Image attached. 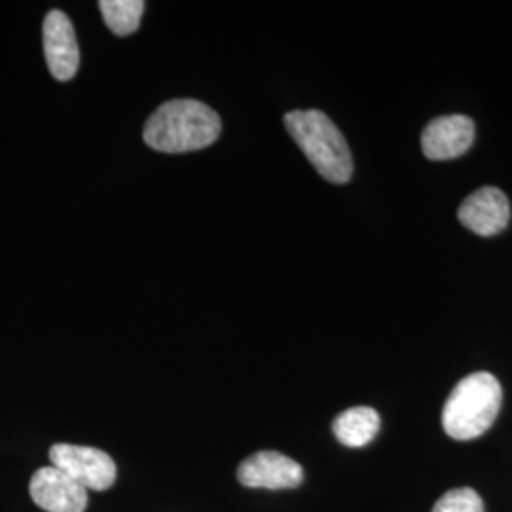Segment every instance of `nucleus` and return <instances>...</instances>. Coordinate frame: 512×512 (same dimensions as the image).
<instances>
[{
	"mask_svg": "<svg viewBox=\"0 0 512 512\" xmlns=\"http://www.w3.org/2000/svg\"><path fill=\"white\" fill-rule=\"evenodd\" d=\"M220 131V116L209 105L196 99H173L148 118L143 139L158 152L181 154L213 145Z\"/></svg>",
	"mask_w": 512,
	"mask_h": 512,
	"instance_id": "1",
	"label": "nucleus"
},
{
	"mask_svg": "<svg viewBox=\"0 0 512 512\" xmlns=\"http://www.w3.org/2000/svg\"><path fill=\"white\" fill-rule=\"evenodd\" d=\"M285 128L310 164L329 183H348L353 175V158L342 131L321 110H291Z\"/></svg>",
	"mask_w": 512,
	"mask_h": 512,
	"instance_id": "2",
	"label": "nucleus"
},
{
	"mask_svg": "<svg viewBox=\"0 0 512 512\" xmlns=\"http://www.w3.org/2000/svg\"><path fill=\"white\" fill-rule=\"evenodd\" d=\"M501 384L490 372L463 378L450 393L442 410V427L448 437L471 440L484 435L501 410Z\"/></svg>",
	"mask_w": 512,
	"mask_h": 512,
	"instance_id": "3",
	"label": "nucleus"
},
{
	"mask_svg": "<svg viewBox=\"0 0 512 512\" xmlns=\"http://www.w3.org/2000/svg\"><path fill=\"white\" fill-rule=\"evenodd\" d=\"M52 465L74 478L86 490L105 492L116 482V463L103 450L76 444H54Z\"/></svg>",
	"mask_w": 512,
	"mask_h": 512,
	"instance_id": "4",
	"label": "nucleus"
},
{
	"mask_svg": "<svg viewBox=\"0 0 512 512\" xmlns=\"http://www.w3.org/2000/svg\"><path fill=\"white\" fill-rule=\"evenodd\" d=\"M29 492L42 511L84 512L88 507V490L54 465L38 469Z\"/></svg>",
	"mask_w": 512,
	"mask_h": 512,
	"instance_id": "5",
	"label": "nucleus"
},
{
	"mask_svg": "<svg viewBox=\"0 0 512 512\" xmlns=\"http://www.w3.org/2000/svg\"><path fill=\"white\" fill-rule=\"evenodd\" d=\"M304 471L300 463L274 450L256 452L245 459L238 469V480L247 488L285 490L302 484Z\"/></svg>",
	"mask_w": 512,
	"mask_h": 512,
	"instance_id": "6",
	"label": "nucleus"
},
{
	"mask_svg": "<svg viewBox=\"0 0 512 512\" xmlns=\"http://www.w3.org/2000/svg\"><path fill=\"white\" fill-rule=\"evenodd\" d=\"M475 141V124L461 114L440 116L427 124L421 135V148L429 160H454L463 156Z\"/></svg>",
	"mask_w": 512,
	"mask_h": 512,
	"instance_id": "7",
	"label": "nucleus"
},
{
	"mask_svg": "<svg viewBox=\"0 0 512 512\" xmlns=\"http://www.w3.org/2000/svg\"><path fill=\"white\" fill-rule=\"evenodd\" d=\"M44 55L48 69L59 82L71 80L80 65V50L73 23L61 10H52L44 19Z\"/></svg>",
	"mask_w": 512,
	"mask_h": 512,
	"instance_id": "8",
	"label": "nucleus"
},
{
	"mask_svg": "<svg viewBox=\"0 0 512 512\" xmlns=\"http://www.w3.org/2000/svg\"><path fill=\"white\" fill-rule=\"evenodd\" d=\"M458 217L467 230L490 238L507 228L511 220V205L499 188L484 186L461 203Z\"/></svg>",
	"mask_w": 512,
	"mask_h": 512,
	"instance_id": "9",
	"label": "nucleus"
},
{
	"mask_svg": "<svg viewBox=\"0 0 512 512\" xmlns=\"http://www.w3.org/2000/svg\"><path fill=\"white\" fill-rule=\"evenodd\" d=\"M334 437L348 448H363L380 431V414L370 406H355L342 412L332 423Z\"/></svg>",
	"mask_w": 512,
	"mask_h": 512,
	"instance_id": "10",
	"label": "nucleus"
},
{
	"mask_svg": "<svg viewBox=\"0 0 512 512\" xmlns=\"http://www.w3.org/2000/svg\"><path fill=\"white\" fill-rule=\"evenodd\" d=\"M99 10L110 31L118 37H128L141 25L145 2L141 0H101Z\"/></svg>",
	"mask_w": 512,
	"mask_h": 512,
	"instance_id": "11",
	"label": "nucleus"
},
{
	"mask_svg": "<svg viewBox=\"0 0 512 512\" xmlns=\"http://www.w3.org/2000/svg\"><path fill=\"white\" fill-rule=\"evenodd\" d=\"M433 512H484V503L475 490L458 488L442 495Z\"/></svg>",
	"mask_w": 512,
	"mask_h": 512,
	"instance_id": "12",
	"label": "nucleus"
}]
</instances>
